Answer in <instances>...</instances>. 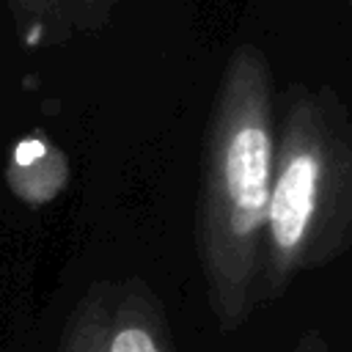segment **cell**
Returning <instances> with one entry per match:
<instances>
[{
    "label": "cell",
    "instance_id": "cell-1",
    "mask_svg": "<svg viewBox=\"0 0 352 352\" xmlns=\"http://www.w3.org/2000/svg\"><path fill=\"white\" fill-rule=\"evenodd\" d=\"M272 138L264 80L253 60H236L212 129L201 239L217 314L239 311L267 220Z\"/></svg>",
    "mask_w": 352,
    "mask_h": 352
},
{
    "label": "cell",
    "instance_id": "cell-2",
    "mask_svg": "<svg viewBox=\"0 0 352 352\" xmlns=\"http://www.w3.org/2000/svg\"><path fill=\"white\" fill-rule=\"evenodd\" d=\"M319 179H322V157L316 146L308 140L294 143L289 154L283 157L278 179L270 187L267 220H264L270 228L275 256L280 261L297 253L308 231L311 214L316 209Z\"/></svg>",
    "mask_w": 352,
    "mask_h": 352
}]
</instances>
